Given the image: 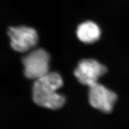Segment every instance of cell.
<instances>
[{"instance_id":"7a4b0ae2","label":"cell","mask_w":129,"mask_h":129,"mask_svg":"<svg viewBox=\"0 0 129 129\" xmlns=\"http://www.w3.org/2000/svg\"><path fill=\"white\" fill-rule=\"evenodd\" d=\"M50 56L43 48L30 52L22 59L24 74L26 78L35 80L47 74L49 70Z\"/></svg>"},{"instance_id":"277c9868","label":"cell","mask_w":129,"mask_h":129,"mask_svg":"<svg viewBox=\"0 0 129 129\" xmlns=\"http://www.w3.org/2000/svg\"><path fill=\"white\" fill-rule=\"evenodd\" d=\"M7 34L10 39V45L16 51L26 52L37 45L38 35L32 27L25 26H10Z\"/></svg>"},{"instance_id":"5b68a950","label":"cell","mask_w":129,"mask_h":129,"mask_svg":"<svg viewBox=\"0 0 129 129\" xmlns=\"http://www.w3.org/2000/svg\"><path fill=\"white\" fill-rule=\"evenodd\" d=\"M89 88V102L91 106L102 112H111L117 100L115 92L98 82Z\"/></svg>"},{"instance_id":"3957f363","label":"cell","mask_w":129,"mask_h":129,"mask_svg":"<svg viewBox=\"0 0 129 129\" xmlns=\"http://www.w3.org/2000/svg\"><path fill=\"white\" fill-rule=\"evenodd\" d=\"M107 71V68L97 60L86 59L79 62L74 74L80 83L89 87L98 82L99 79Z\"/></svg>"},{"instance_id":"8992f818","label":"cell","mask_w":129,"mask_h":129,"mask_svg":"<svg viewBox=\"0 0 129 129\" xmlns=\"http://www.w3.org/2000/svg\"><path fill=\"white\" fill-rule=\"evenodd\" d=\"M101 35L100 28L91 21L83 22L78 26L76 35L78 39L82 42L91 44L98 40Z\"/></svg>"},{"instance_id":"6da1fadb","label":"cell","mask_w":129,"mask_h":129,"mask_svg":"<svg viewBox=\"0 0 129 129\" xmlns=\"http://www.w3.org/2000/svg\"><path fill=\"white\" fill-rule=\"evenodd\" d=\"M63 84L62 79L58 73L48 72L35 80L32 87V98L38 106L53 110L61 108L65 102L64 96L56 90Z\"/></svg>"}]
</instances>
